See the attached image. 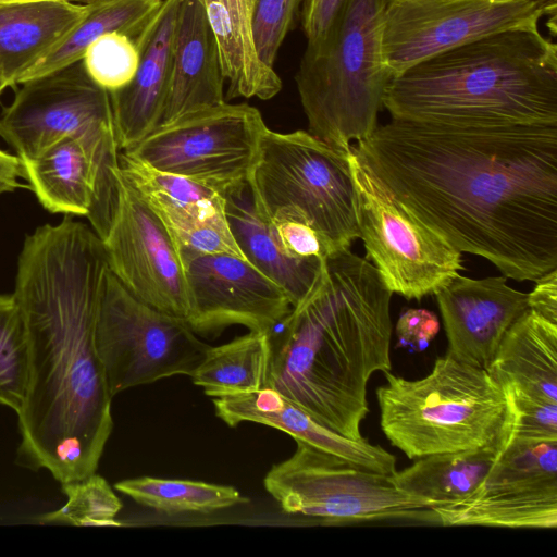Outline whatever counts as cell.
<instances>
[{"instance_id":"obj_30","label":"cell","mask_w":557,"mask_h":557,"mask_svg":"<svg viewBox=\"0 0 557 557\" xmlns=\"http://www.w3.org/2000/svg\"><path fill=\"white\" fill-rule=\"evenodd\" d=\"M114 487L165 515L211 513L248 502L233 486L193 480L141 476L120 481Z\"/></svg>"},{"instance_id":"obj_35","label":"cell","mask_w":557,"mask_h":557,"mask_svg":"<svg viewBox=\"0 0 557 557\" xmlns=\"http://www.w3.org/2000/svg\"><path fill=\"white\" fill-rule=\"evenodd\" d=\"M511 398L516 410L515 437L557 441V403L513 395Z\"/></svg>"},{"instance_id":"obj_34","label":"cell","mask_w":557,"mask_h":557,"mask_svg":"<svg viewBox=\"0 0 557 557\" xmlns=\"http://www.w3.org/2000/svg\"><path fill=\"white\" fill-rule=\"evenodd\" d=\"M304 0H251L255 40L261 60L274 67L277 52L299 16Z\"/></svg>"},{"instance_id":"obj_36","label":"cell","mask_w":557,"mask_h":557,"mask_svg":"<svg viewBox=\"0 0 557 557\" xmlns=\"http://www.w3.org/2000/svg\"><path fill=\"white\" fill-rule=\"evenodd\" d=\"M269 223L281 246L292 256L326 259L334 253L323 237L301 220L276 219Z\"/></svg>"},{"instance_id":"obj_43","label":"cell","mask_w":557,"mask_h":557,"mask_svg":"<svg viewBox=\"0 0 557 557\" xmlns=\"http://www.w3.org/2000/svg\"><path fill=\"white\" fill-rule=\"evenodd\" d=\"M9 87V84L0 77V94Z\"/></svg>"},{"instance_id":"obj_40","label":"cell","mask_w":557,"mask_h":557,"mask_svg":"<svg viewBox=\"0 0 557 557\" xmlns=\"http://www.w3.org/2000/svg\"><path fill=\"white\" fill-rule=\"evenodd\" d=\"M17 177L26 178L23 160L18 156L0 149V194L13 191L16 188H29V185L18 183Z\"/></svg>"},{"instance_id":"obj_38","label":"cell","mask_w":557,"mask_h":557,"mask_svg":"<svg viewBox=\"0 0 557 557\" xmlns=\"http://www.w3.org/2000/svg\"><path fill=\"white\" fill-rule=\"evenodd\" d=\"M344 0H304L300 8L301 27L307 44L320 40L330 28Z\"/></svg>"},{"instance_id":"obj_29","label":"cell","mask_w":557,"mask_h":557,"mask_svg":"<svg viewBox=\"0 0 557 557\" xmlns=\"http://www.w3.org/2000/svg\"><path fill=\"white\" fill-rule=\"evenodd\" d=\"M271 342L252 332L219 346H209L190 377L206 395L219 398L251 393L268 385Z\"/></svg>"},{"instance_id":"obj_13","label":"cell","mask_w":557,"mask_h":557,"mask_svg":"<svg viewBox=\"0 0 557 557\" xmlns=\"http://www.w3.org/2000/svg\"><path fill=\"white\" fill-rule=\"evenodd\" d=\"M0 136L23 161L67 137L116 140L110 95L77 61L23 83L0 115Z\"/></svg>"},{"instance_id":"obj_2","label":"cell","mask_w":557,"mask_h":557,"mask_svg":"<svg viewBox=\"0 0 557 557\" xmlns=\"http://www.w3.org/2000/svg\"><path fill=\"white\" fill-rule=\"evenodd\" d=\"M108 270L101 239L71 215L27 235L15 296L27 329L28 380L17 461L66 484L96 472L113 429L95 331Z\"/></svg>"},{"instance_id":"obj_20","label":"cell","mask_w":557,"mask_h":557,"mask_svg":"<svg viewBox=\"0 0 557 557\" xmlns=\"http://www.w3.org/2000/svg\"><path fill=\"white\" fill-rule=\"evenodd\" d=\"M213 405L216 416L232 428L243 422L263 424L363 469L383 474L396 471V457L382 446L373 445L364 437L355 441L331 431L270 386L213 398Z\"/></svg>"},{"instance_id":"obj_23","label":"cell","mask_w":557,"mask_h":557,"mask_svg":"<svg viewBox=\"0 0 557 557\" xmlns=\"http://www.w3.org/2000/svg\"><path fill=\"white\" fill-rule=\"evenodd\" d=\"M88 5L40 1L4 5L0 20V77L9 86L59 46L88 14Z\"/></svg>"},{"instance_id":"obj_19","label":"cell","mask_w":557,"mask_h":557,"mask_svg":"<svg viewBox=\"0 0 557 557\" xmlns=\"http://www.w3.org/2000/svg\"><path fill=\"white\" fill-rule=\"evenodd\" d=\"M181 0H164L134 38L139 62L133 79L109 92L120 151L140 143L160 123L165 106Z\"/></svg>"},{"instance_id":"obj_31","label":"cell","mask_w":557,"mask_h":557,"mask_svg":"<svg viewBox=\"0 0 557 557\" xmlns=\"http://www.w3.org/2000/svg\"><path fill=\"white\" fill-rule=\"evenodd\" d=\"M28 380V337L13 294L0 295V405L21 410Z\"/></svg>"},{"instance_id":"obj_22","label":"cell","mask_w":557,"mask_h":557,"mask_svg":"<svg viewBox=\"0 0 557 557\" xmlns=\"http://www.w3.org/2000/svg\"><path fill=\"white\" fill-rule=\"evenodd\" d=\"M486 370L513 396L557 403V324L528 309Z\"/></svg>"},{"instance_id":"obj_14","label":"cell","mask_w":557,"mask_h":557,"mask_svg":"<svg viewBox=\"0 0 557 557\" xmlns=\"http://www.w3.org/2000/svg\"><path fill=\"white\" fill-rule=\"evenodd\" d=\"M433 510L444 527L555 529L557 441L512 436L469 496Z\"/></svg>"},{"instance_id":"obj_27","label":"cell","mask_w":557,"mask_h":557,"mask_svg":"<svg viewBox=\"0 0 557 557\" xmlns=\"http://www.w3.org/2000/svg\"><path fill=\"white\" fill-rule=\"evenodd\" d=\"M512 436L513 432L482 448L418 458L410 467L396 470L391 480L399 491L432 509L462 500L483 481Z\"/></svg>"},{"instance_id":"obj_39","label":"cell","mask_w":557,"mask_h":557,"mask_svg":"<svg viewBox=\"0 0 557 557\" xmlns=\"http://www.w3.org/2000/svg\"><path fill=\"white\" fill-rule=\"evenodd\" d=\"M528 294L529 309L557 324V268L542 275Z\"/></svg>"},{"instance_id":"obj_37","label":"cell","mask_w":557,"mask_h":557,"mask_svg":"<svg viewBox=\"0 0 557 557\" xmlns=\"http://www.w3.org/2000/svg\"><path fill=\"white\" fill-rule=\"evenodd\" d=\"M440 331L437 317L426 309H409L396 323L398 346L412 351L425 349Z\"/></svg>"},{"instance_id":"obj_21","label":"cell","mask_w":557,"mask_h":557,"mask_svg":"<svg viewBox=\"0 0 557 557\" xmlns=\"http://www.w3.org/2000/svg\"><path fill=\"white\" fill-rule=\"evenodd\" d=\"M224 82L216 41L201 0H181L160 124L225 102Z\"/></svg>"},{"instance_id":"obj_9","label":"cell","mask_w":557,"mask_h":557,"mask_svg":"<svg viewBox=\"0 0 557 557\" xmlns=\"http://www.w3.org/2000/svg\"><path fill=\"white\" fill-rule=\"evenodd\" d=\"M359 238L367 258L393 294L406 299L435 295L462 270L461 252L405 206L348 149Z\"/></svg>"},{"instance_id":"obj_6","label":"cell","mask_w":557,"mask_h":557,"mask_svg":"<svg viewBox=\"0 0 557 557\" xmlns=\"http://www.w3.org/2000/svg\"><path fill=\"white\" fill-rule=\"evenodd\" d=\"M388 0H344L325 35L307 44L295 76L308 132L337 148L367 139L391 81L383 60Z\"/></svg>"},{"instance_id":"obj_10","label":"cell","mask_w":557,"mask_h":557,"mask_svg":"<svg viewBox=\"0 0 557 557\" xmlns=\"http://www.w3.org/2000/svg\"><path fill=\"white\" fill-rule=\"evenodd\" d=\"M95 342L112 397L161 379L190 376L209 347L184 319L135 297L109 268Z\"/></svg>"},{"instance_id":"obj_15","label":"cell","mask_w":557,"mask_h":557,"mask_svg":"<svg viewBox=\"0 0 557 557\" xmlns=\"http://www.w3.org/2000/svg\"><path fill=\"white\" fill-rule=\"evenodd\" d=\"M117 198L101 239L109 270L141 301L186 320L188 298L178 252L153 210L116 171Z\"/></svg>"},{"instance_id":"obj_33","label":"cell","mask_w":557,"mask_h":557,"mask_svg":"<svg viewBox=\"0 0 557 557\" xmlns=\"http://www.w3.org/2000/svg\"><path fill=\"white\" fill-rule=\"evenodd\" d=\"M82 61L89 77L112 92L133 79L139 53L134 38L122 33H109L86 48Z\"/></svg>"},{"instance_id":"obj_41","label":"cell","mask_w":557,"mask_h":557,"mask_svg":"<svg viewBox=\"0 0 557 557\" xmlns=\"http://www.w3.org/2000/svg\"><path fill=\"white\" fill-rule=\"evenodd\" d=\"M537 2L545 11L554 25H556L557 0H533Z\"/></svg>"},{"instance_id":"obj_5","label":"cell","mask_w":557,"mask_h":557,"mask_svg":"<svg viewBox=\"0 0 557 557\" xmlns=\"http://www.w3.org/2000/svg\"><path fill=\"white\" fill-rule=\"evenodd\" d=\"M384 374L380 425L409 459L482 448L513 432L511 395L486 369L446 354L422 379Z\"/></svg>"},{"instance_id":"obj_7","label":"cell","mask_w":557,"mask_h":557,"mask_svg":"<svg viewBox=\"0 0 557 557\" xmlns=\"http://www.w3.org/2000/svg\"><path fill=\"white\" fill-rule=\"evenodd\" d=\"M247 186L257 213L268 222L301 220L334 252L359 238L348 150L308 131L267 128Z\"/></svg>"},{"instance_id":"obj_44","label":"cell","mask_w":557,"mask_h":557,"mask_svg":"<svg viewBox=\"0 0 557 557\" xmlns=\"http://www.w3.org/2000/svg\"><path fill=\"white\" fill-rule=\"evenodd\" d=\"M2 11H3V5H0V18H1L2 13H3Z\"/></svg>"},{"instance_id":"obj_1","label":"cell","mask_w":557,"mask_h":557,"mask_svg":"<svg viewBox=\"0 0 557 557\" xmlns=\"http://www.w3.org/2000/svg\"><path fill=\"white\" fill-rule=\"evenodd\" d=\"M384 185L461 253L507 278L557 268V124L394 120L355 147Z\"/></svg>"},{"instance_id":"obj_3","label":"cell","mask_w":557,"mask_h":557,"mask_svg":"<svg viewBox=\"0 0 557 557\" xmlns=\"http://www.w3.org/2000/svg\"><path fill=\"white\" fill-rule=\"evenodd\" d=\"M393 293L350 248L329 256L311 290L270 335L268 385L321 425L362 440L371 375L392 370Z\"/></svg>"},{"instance_id":"obj_18","label":"cell","mask_w":557,"mask_h":557,"mask_svg":"<svg viewBox=\"0 0 557 557\" xmlns=\"http://www.w3.org/2000/svg\"><path fill=\"white\" fill-rule=\"evenodd\" d=\"M448 339L447 355L486 369L504 335L529 309L528 294L507 277L458 274L435 294Z\"/></svg>"},{"instance_id":"obj_8","label":"cell","mask_w":557,"mask_h":557,"mask_svg":"<svg viewBox=\"0 0 557 557\" xmlns=\"http://www.w3.org/2000/svg\"><path fill=\"white\" fill-rule=\"evenodd\" d=\"M295 442V453L272 466L263 480L264 488L284 512L326 525L394 521L438 524L432 507L399 491L391 474Z\"/></svg>"},{"instance_id":"obj_12","label":"cell","mask_w":557,"mask_h":557,"mask_svg":"<svg viewBox=\"0 0 557 557\" xmlns=\"http://www.w3.org/2000/svg\"><path fill=\"white\" fill-rule=\"evenodd\" d=\"M533 0H388L383 60L391 79L446 50L510 29H539Z\"/></svg>"},{"instance_id":"obj_32","label":"cell","mask_w":557,"mask_h":557,"mask_svg":"<svg viewBox=\"0 0 557 557\" xmlns=\"http://www.w3.org/2000/svg\"><path fill=\"white\" fill-rule=\"evenodd\" d=\"M66 503L55 511L38 518L40 523H62L78 527H120L116 516L122 502L107 480L96 472L79 480L61 484Z\"/></svg>"},{"instance_id":"obj_42","label":"cell","mask_w":557,"mask_h":557,"mask_svg":"<svg viewBox=\"0 0 557 557\" xmlns=\"http://www.w3.org/2000/svg\"><path fill=\"white\" fill-rule=\"evenodd\" d=\"M40 1H72V0H0V5L25 3V2H40ZM90 1V0H85Z\"/></svg>"},{"instance_id":"obj_25","label":"cell","mask_w":557,"mask_h":557,"mask_svg":"<svg viewBox=\"0 0 557 557\" xmlns=\"http://www.w3.org/2000/svg\"><path fill=\"white\" fill-rule=\"evenodd\" d=\"M225 214L245 260L278 285L292 307L302 300L318 281L325 259L286 252L270 223L257 213L248 186L225 196Z\"/></svg>"},{"instance_id":"obj_4","label":"cell","mask_w":557,"mask_h":557,"mask_svg":"<svg viewBox=\"0 0 557 557\" xmlns=\"http://www.w3.org/2000/svg\"><path fill=\"white\" fill-rule=\"evenodd\" d=\"M394 120L454 126L557 124V46L539 29L495 33L393 77Z\"/></svg>"},{"instance_id":"obj_28","label":"cell","mask_w":557,"mask_h":557,"mask_svg":"<svg viewBox=\"0 0 557 557\" xmlns=\"http://www.w3.org/2000/svg\"><path fill=\"white\" fill-rule=\"evenodd\" d=\"M164 0H90L88 14L71 34L45 58L25 71L16 84L81 61L86 48L109 33L135 38L158 12Z\"/></svg>"},{"instance_id":"obj_26","label":"cell","mask_w":557,"mask_h":557,"mask_svg":"<svg viewBox=\"0 0 557 557\" xmlns=\"http://www.w3.org/2000/svg\"><path fill=\"white\" fill-rule=\"evenodd\" d=\"M95 141L62 139L38 158L23 161L26 180L45 209L65 215H88L95 195Z\"/></svg>"},{"instance_id":"obj_24","label":"cell","mask_w":557,"mask_h":557,"mask_svg":"<svg viewBox=\"0 0 557 557\" xmlns=\"http://www.w3.org/2000/svg\"><path fill=\"white\" fill-rule=\"evenodd\" d=\"M216 41L226 97L269 100L283 86L274 67L260 58L255 40L251 0H201Z\"/></svg>"},{"instance_id":"obj_11","label":"cell","mask_w":557,"mask_h":557,"mask_svg":"<svg viewBox=\"0 0 557 557\" xmlns=\"http://www.w3.org/2000/svg\"><path fill=\"white\" fill-rule=\"evenodd\" d=\"M267 128L257 108L223 102L160 124L123 152L226 196L247 186Z\"/></svg>"},{"instance_id":"obj_16","label":"cell","mask_w":557,"mask_h":557,"mask_svg":"<svg viewBox=\"0 0 557 557\" xmlns=\"http://www.w3.org/2000/svg\"><path fill=\"white\" fill-rule=\"evenodd\" d=\"M182 264L188 298L185 321L197 335H219L232 325L269 333L292 309L287 294L240 257L199 255Z\"/></svg>"},{"instance_id":"obj_17","label":"cell","mask_w":557,"mask_h":557,"mask_svg":"<svg viewBox=\"0 0 557 557\" xmlns=\"http://www.w3.org/2000/svg\"><path fill=\"white\" fill-rule=\"evenodd\" d=\"M119 169L165 226L181 262L221 252L245 259L230 231L222 193L157 170L123 151L119 154Z\"/></svg>"}]
</instances>
